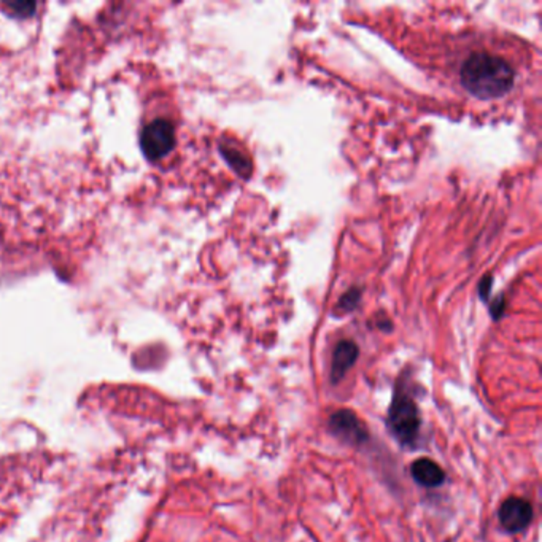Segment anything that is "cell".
<instances>
[{
  "mask_svg": "<svg viewBox=\"0 0 542 542\" xmlns=\"http://www.w3.org/2000/svg\"><path fill=\"white\" fill-rule=\"evenodd\" d=\"M516 72L503 57L476 53L463 64L462 85L479 99H496L511 91Z\"/></svg>",
  "mask_w": 542,
  "mask_h": 542,
  "instance_id": "6da1fadb",
  "label": "cell"
},
{
  "mask_svg": "<svg viewBox=\"0 0 542 542\" xmlns=\"http://www.w3.org/2000/svg\"><path fill=\"white\" fill-rule=\"evenodd\" d=\"M420 414L415 401L404 388L399 387L388 411V430L405 447H414L420 431Z\"/></svg>",
  "mask_w": 542,
  "mask_h": 542,
  "instance_id": "7a4b0ae2",
  "label": "cell"
},
{
  "mask_svg": "<svg viewBox=\"0 0 542 542\" xmlns=\"http://www.w3.org/2000/svg\"><path fill=\"white\" fill-rule=\"evenodd\" d=\"M140 147L145 158L150 161H159L174 150L175 128L169 119L156 118L142 128Z\"/></svg>",
  "mask_w": 542,
  "mask_h": 542,
  "instance_id": "3957f363",
  "label": "cell"
},
{
  "mask_svg": "<svg viewBox=\"0 0 542 542\" xmlns=\"http://www.w3.org/2000/svg\"><path fill=\"white\" fill-rule=\"evenodd\" d=\"M499 524L507 533H520L530 525L533 518V506L524 498L506 499L498 511Z\"/></svg>",
  "mask_w": 542,
  "mask_h": 542,
  "instance_id": "277c9868",
  "label": "cell"
},
{
  "mask_svg": "<svg viewBox=\"0 0 542 542\" xmlns=\"http://www.w3.org/2000/svg\"><path fill=\"white\" fill-rule=\"evenodd\" d=\"M330 428L334 436L347 444H362L368 439V431L352 411H339L331 417Z\"/></svg>",
  "mask_w": 542,
  "mask_h": 542,
  "instance_id": "5b68a950",
  "label": "cell"
},
{
  "mask_svg": "<svg viewBox=\"0 0 542 542\" xmlns=\"http://www.w3.org/2000/svg\"><path fill=\"white\" fill-rule=\"evenodd\" d=\"M358 355H360V349L353 341H341L337 343L332 353V364H331V379L334 383L347 374V371L358 360Z\"/></svg>",
  "mask_w": 542,
  "mask_h": 542,
  "instance_id": "8992f818",
  "label": "cell"
},
{
  "mask_svg": "<svg viewBox=\"0 0 542 542\" xmlns=\"http://www.w3.org/2000/svg\"><path fill=\"white\" fill-rule=\"evenodd\" d=\"M411 474L414 480L426 488L439 486L445 480V473L443 467L430 458H418L412 463Z\"/></svg>",
  "mask_w": 542,
  "mask_h": 542,
  "instance_id": "52a82bcc",
  "label": "cell"
},
{
  "mask_svg": "<svg viewBox=\"0 0 542 542\" xmlns=\"http://www.w3.org/2000/svg\"><path fill=\"white\" fill-rule=\"evenodd\" d=\"M223 156L230 161L232 168L236 169L237 174L242 175L243 179H247L251 174V166H250L249 158L242 155L240 151L223 148Z\"/></svg>",
  "mask_w": 542,
  "mask_h": 542,
  "instance_id": "ba28073f",
  "label": "cell"
},
{
  "mask_svg": "<svg viewBox=\"0 0 542 542\" xmlns=\"http://www.w3.org/2000/svg\"><path fill=\"white\" fill-rule=\"evenodd\" d=\"M360 298H362V293H360V290H350L347 291V294H343V300L339 301V304H337V309L339 312H345L353 311L355 309L356 304L360 302Z\"/></svg>",
  "mask_w": 542,
  "mask_h": 542,
  "instance_id": "9c48e42d",
  "label": "cell"
},
{
  "mask_svg": "<svg viewBox=\"0 0 542 542\" xmlns=\"http://www.w3.org/2000/svg\"><path fill=\"white\" fill-rule=\"evenodd\" d=\"M490 287H492V281H490V279H486V281H482V285H480V293H482L484 298H486Z\"/></svg>",
  "mask_w": 542,
  "mask_h": 542,
  "instance_id": "30bf717a",
  "label": "cell"
}]
</instances>
